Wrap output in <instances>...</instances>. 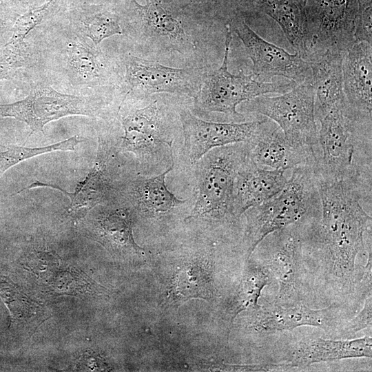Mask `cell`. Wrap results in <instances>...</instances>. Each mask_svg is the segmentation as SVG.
I'll list each match as a JSON object with an SVG mask.
<instances>
[{"mask_svg":"<svg viewBox=\"0 0 372 372\" xmlns=\"http://www.w3.org/2000/svg\"><path fill=\"white\" fill-rule=\"evenodd\" d=\"M302 227V223L289 226L261 242L269 253L265 265L278 283L276 302L302 301L304 259Z\"/></svg>","mask_w":372,"mask_h":372,"instance_id":"cell-8","label":"cell"},{"mask_svg":"<svg viewBox=\"0 0 372 372\" xmlns=\"http://www.w3.org/2000/svg\"><path fill=\"white\" fill-rule=\"evenodd\" d=\"M63 43L61 56L64 67L74 84L93 85L105 76L102 54L74 33Z\"/></svg>","mask_w":372,"mask_h":372,"instance_id":"cell-21","label":"cell"},{"mask_svg":"<svg viewBox=\"0 0 372 372\" xmlns=\"http://www.w3.org/2000/svg\"><path fill=\"white\" fill-rule=\"evenodd\" d=\"M30 51L25 41H8L0 52V74H8L30 63Z\"/></svg>","mask_w":372,"mask_h":372,"instance_id":"cell-32","label":"cell"},{"mask_svg":"<svg viewBox=\"0 0 372 372\" xmlns=\"http://www.w3.org/2000/svg\"><path fill=\"white\" fill-rule=\"evenodd\" d=\"M133 4L150 34L170 40L175 47L192 45L180 23L158 1L148 0L144 6L134 1Z\"/></svg>","mask_w":372,"mask_h":372,"instance_id":"cell-24","label":"cell"},{"mask_svg":"<svg viewBox=\"0 0 372 372\" xmlns=\"http://www.w3.org/2000/svg\"><path fill=\"white\" fill-rule=\"evenodd\" d=\"M231 26L251 60L253 75L258 80L270 81L274 76H281L298 85L311 83L312 72L309 61L297 53L290 54L265 40L242 17L236 19Z\"/></svg>","mask_w":372,"mask_h":372,"instance_id":"cell-9","label":"cell"},{"mask_svg":"<svg viewBox=\"0 0 372 372\" xmlns=\"http://www.w3.org/2000/svg\"><path fill=\"white\" fill-rule=\"evenodd\" d=\"M85 138L74 136L61 142L39 147L14 146L0 150V176L19 163L41 154L55 151H74L75 147Z\"/></svg>","mask_w":372,"mask_h":372,"instance_id":"cell-29","label":"cell"},{"mask_svg":"<svg viewBox=\"0 0 372 372\" xmlns=\"http://www.w3.org/2000/svg\"><path fill=\"white\" fill-rule=\"evenodd\" d=\"M20 1H28V0H20Z\"/></svg>","mask_w":372,"mask_h":372,"instance_id":"cell-38","label":"cell"},{"mask_svg":"<svg viewBox=\"0 0 372 372\" xmlns=\"http://www.w3.org/2000/svg\"><path fill=\"white\" fill-rule=\"evenodd\" d=\"M184 143L192 163L200 160L214 148L250 142L260 131L266 117L243 123L205 121L189 110L180 112Z\"/></svg>","mask_w":372,"mask_h":372,"instance_id":"cell-11","label":"cell"},{"mask_svg":"<svg viewBox=\"0 0 372 372\" xmlns=\"http://www.w3.org/2000/svg\"><path fill=\"white\" fill-rule=\"evenodd\" d=\"M105 145L99 140L96 161L85 177L76 185L74 192H68L59 185L35 180L23 190L36 187H50L61 191L70 199L68 214L74 218L85 217L93 208L105 200L111 192V185L105 173Z\"/></svg>","mask_w":372,"mask_h":372,"instance_id":"cell-18","label":"cell"},{"mask_svg":"<svg viewBox=\"0 0 372 372\" xmlns=\"http://www.w3.org/2000/svg\"><path fill=\"white\" fill-rule=\"evenodd\" d=\"M313 171L318 180L351 179L371 187V130L357 124L346 103L320 120Z\"/></svg>","mask_w":372,"mask_h":372,"instance_id":"cell-2","label":"cell"},{"mask_svg":"<svg viewBox=\"0 0 372 372\" xmlns=\"http://www.w3.org/2000/svg\"><path fill=\"white\" fill-rule=\"evenodd\" d=\"M83 368L90 371H103L107 369L104 362L97 356H85L81 362Z\"/></svg>","mask_w":372,"mask_h":372,"instance_id":"cell-35","label":"cell"},{"mask_svg":"<svg viewBox=\"0 0 372 372\" xmlns=\"http://www.w3.org/2000/svg\"><path fill=\"white\" fill-rule=\"evenodd\" d=\"M93 107L85 96L63 94L50 86L33 88L23 100L0 105V117H12L25 123L33 132L43 133L44 126L72 115L93 116Z\"/></svg>","mask_w":372,"mask_h":372,"instance_id":"cell-10","label":"cell"},{"mask_svg":"<svg viewBox=\"0 0 372 372\" xmlns=\"http://www.w3.org/2000/svg\"><path fill=\"white\" fill-rule=\"evenodd\" d=\"M247 143L250 159L262 167L287 171L302 165L313 167L316 163L313 152L290 143L279 126L267 118Z\"/></svg>","mask_w":372,"mask_h":372,"instance_id":"cell-15","label":"cell"},{"mask_svg":"<svg viewBox=\"0 0 372 372\" xmlns=\"http://www.w3.org/2000/svg\"><path fill=\"white\" fill-rule=\"evenodd\" d=\"M172 169V166L162 174L145 179L137 185L136 198L145 210L154 214L165 213L187 201L178 198L165 184V177Z\"/></svg>","mask_w":372,"mask_h":372,"instance_id":"cell-25","label":"cell"},{"mask_svg":"<svg viewBox=\"0 0 372 372\" xmlns=\"http://www.w3.org/2000/svg\"><path fill=\"white\" fill-rule=\"evenodd\" d=\"M247 143L218 147L202 163L197 174V198L189 217L236 218L234 188L238 169L249 158Z\"/></svg>","mask_w":372,"mask_h":372,"instance_id":"cell-5","label":"cell"},{"mask_svg":"<svg viewBox=\"0 0 372 372\" xmlns=\"http://www.w3.org/2000/svg\"><path fill=\"white\" fill-rule=\"evenodd\" d=\"M360 0H307L305 14L310 35V56L316 59L327 50L345 52L354 38Z\"/></svg>","mask_w":372,"mask_h":372,"instance_id":"cell-7","label":"cell"},{"mask_svg":"<svg viewBox=\"0 0 372 372\" xmlns=\"http://www.w3.org/2000/svg\"><path fill=\"white\" fill-rule=\"evenodd\" d=\"M249 8L263 13L280 27L296 53L308 61L311 40L305 5L298 0H246Z\"/></svg>","mask_w":372,"mask_h":372,"instance_id":"cell-19","label":"cell"},{"mask_svg":"<svg viewBox=\"0 0 372 372\" xmlns=\"http://www.w3.org/2000/svg\"><path fill=\"white\" fill-rule=\"evenodd\" d=\"M245 241L249 258L269 234L289 226L319 218L321 200L313 166L291 169L283 189L262 204L249 209Z\"/></svg>","mask_w":372,"mask_h":372,"instance_id":"cell-3","label":"cell"},{"mask_svg":"<svg viewBox=\"0 0 372 372\" xmlns=\"http://www.w3.org/2000/svg\"><path fill=\"white\" fill-rule=\"evenodd\" d=\"M77 34L92 41L98 46L104 39L116 34H122L118 18L109 12H81L73 19Z\"/></svg>","mask_w":372,"mask_h":372,"instance_id":"cell-28","label":"cell"},{"mask_svg":"<svg viewBox=\"0 0 372 372\" xmlns=\"http://www.w3.org/2000/svg\"><path fill=\"white\" fill-rule=\"evenodd\" d=\"M124 64L130 91L144 95L168 92L194 97L204 76L190 69L167 67L132 54L125 56Z\"/></svg>","mask_w":372,"mask_h":372,"instance_id":"cell-12","label":"cell"},{"mask_svg":"<svg viewBox=\"0 0 372 372\" xmlns=\"http://www.w3.org/2000/svg\"><path fill=\"white\" fill-rule=\"evenodd\" d=\"M63 1V0H47L41 6L30 10L21 15L14 23L12 36L9 41H24L30 32L40 25L54 9Z\"/></svg>","mask_w":372,"mask_h":372,"instance_id":"cell-31","label":"cell"},{"mask_svg":"<svg viewBox=\"0 0 372 372\" xmlns=\"http://www.w3.org/2000/svg\"><path fill=\"white\" fill-rule=\"evenodd\" d=\"M300 1L301 3H302L304 5L306 4V2H307V0H298Z\"/></svg>","mask_w":372,"mask_h":372,"instance_id":"cell-37","label":"cell"},{"mask_svg":"<svg viewBox=\"0 0 372 372\" xmlns=\"http://www.w3.org/2000/svg\"><path fill=\"white\" fill-rule=\"evenodd\" d=\"M285 170L256 165L250 157L238 171L234 188V207L239 218L249 209L260 205L278 194L288 178Z\"/></svg>","mask_w":372,"mask_h":372,"instance_id":"cell-17","label":"cell"},{"mask_svg":"<svg viewBox=\"0 0 372 372\" xmlns=\"http://www.w3.org/2000/svg\"><path fill=\"white\" fill-rule=\"evenodd\" d=\"M270 275L265 265L252 262L247 267L233 299L232 320L243 311L260 307L258 299L263 289L269 284Z\"/></svg>","mask_w":372,"mask_h":372,"instance_id":"cell-26","label":"cell"},{"mask_svg":"<svg viewBox=\"0 0 372 372\" xmlns=\"http://www.w3.org/2000/svg\"><path fill=\"white\" fill-rule=\"evenodd\" d=\"M96 239L116 254H138L141 248L134 242L129 214L120 209H105L92 223Z\"/></svg>","mask_w":372,"mask_h":372,"instance_id":"cell-23","label":"cell"},{"mask_svg":"<svg viewBox=\"0 0 372 372\" xmlns=\"http://www.w3.org/2000/svg\"><path fill=\"white\" fill-rule=\"evenodd\" d=\"M372 357V338L334 340L307 336L293 345L287 360L288 367L304 368L315 363Z\"/></svg>","mask_w":372,"mask_h":372,"instance_id":"cell-16","label":"cell"},{"mask_svg":"<svg viewBox=\"0 0 372 372\" xmlns=\"http://www.w3.org/2000/svg\"><path fill=\"white\" fill-rule=\"evenodd\" d=\"M251 110L271 120L294 146L316 157L318 128L314 113V90L305 82L276 96L267 94L247 101Z\"/></svg>","mask_w":372,"mask_h":372,"instance_id":"cell-6","label":"cell"},{"mask_svg":"<svg viewBox=\"0 0 372 372\" xmlns=\"http://www.w3.org/2000/svg\"><path fill=\"white\" fill-rule=\"evenodd\" d=\"M318 182L321 214L302 226L303 254L318 258L339 289L353 291L356 284L364 282L356 270L357 258L365 252L371 217L361 202L371 203V192L351 180Z\"/></svg>","mask_w":372,"mask_h":372,"instance_id":"cell-1","label":"cell"},{"mask_svg":"<svg viewBox=\"0 0 372 372\" xmlns=\"http://www.w3.org/2000/svg\"><path fill=\"white\" fill-rule=\"evenodd\" d=\"M354 38L355 42L372 44V0H360Z\"/></svg>","mask_w":372,"mask_h":372,"instance_id":"cell-33","label":"cell"},{"mask_svg":"<svg viewBox=\"0 0 372 372\" xmlns=\"http://www.w3.org/2000/svg\"><path fill=\"white\" fill-rule=\"evenodd\" d=\"M344 52L327 50L309 61L314 90V113L318 122L333 107L345 103L342 61Z\"/></svg>","mask_w":372,"mask_h":372,"instance_id":"cell-20","label":"cell"},{"mask_svg":"<svg viewBox=\"0 0 372 372\" xmlns=\"http://www.w3.org/2000/svg\"><path fill=\"white\" fill-rule=\"evenodd\" d=\"M371 293L366 294L364 307L344 327V334L352 335L371 325L372 317Z\"/></svg>","mask_w":372,"mask_h":372,"instance_id":"cell-34","label":"cell"},{"mask_svg":"<svg viewBox=\"0 0 372 372\" xmlns=\"http://www.w3.org/2000/svg\"><path fill=\"white\" fill-rule=\"evenodd\" d=\"M0 297L7 306L13 320H23L41 313L35 302L29 300L8 278L0 277Z\"/></svg>","mask_w":372,"mask_h":372,"instance_id":"cell-30","label":"cell"},{"mask_svg":"<svg viewBox=\"0 0 372 372\" xmlns=\"http://www.w3.org/2000/svg\"><path fill=\"white\" fill-rule=\"evenodd\" d=\"M3 28V21L0 18V30H2Z\"/></svg>","mask_w":372,"mask_h":372,"instance_id":"cell-36","label":"cell"},{"mask_svg":"<svg viewBox=\"0 0 372 372\" xmlns=\"http://www.w3.org/2000/svg\"><path fill=\"white\" fill-rule=\"evenodd\" d=\"M172 291L178 301L198 298L208 300L214 293L211 276L196 264L187 265L176 272Z\"/></svg>","mask_w":372,"mask_h":372,"instance_id":"cell-27","label":"cell"},{"mask_svg":"<svg viewBox=\"0 0 372 372\" xmlns=\"http://www.w3.org/2000/svg\"><path fill=\"white\" fill-rule=\"evenodd\" d=\"M343 93L349 113L358 125L371 128L372 45L356 42L342 61Z\"/></svg>","mask_w":372,"mask_h":372,"instance_id":"cell-13","label":"cell"},{"mask_svg":"<svg viewBox=\"0 0 372 372\" xmlns=\"http://www.w3.org/2000/svg\"><path fill=\"white\" fill-rule=\"evenodd\" d=\"M340 316V307L336 303L322 309H314L307 306L302 301H275L255 310L251 327L261 334L292 331L303 326L329 331L338 325Z\"/></svg>","mask_w":372,"mask_h":372,"instance_id":"cell-14","label":"cell"},{"mask_svg":"<svg viewBox=\"0 0 372 372\" xmlns=\"http://www.w3.org/2000/svg\"><path fill=\"white\" fill-rule=\"evenodd\" d=\"M124 134L123 151L136 155L151 152L162 142L156 101L134 110L121 120Z\"/></svg>","mask_w":372,"mask_h":372,"instance_id":"cell-22","label":"cell"},{"mask_svg":"<svg viewBox=\"0 0 372 372\" xmlns=\"http://www.w3.org/2000/svg\"><path fill=\"white\" fill-rule=\"evenodd\" d=\"M225 52L222 65L217 70L204 75L199 90L194 96L196 106L208 112H219L235 118L242 115L237 106L261 95L283 94L298 84L293 81H261L253 74L246 75L243 70L234 74L228 70V56L232 40L230 23L226 25Z\"/></svg>","mask_w":372,"mask_h":372,"instance_id":"cell-4","label":"cell"}]
</instances>
